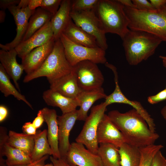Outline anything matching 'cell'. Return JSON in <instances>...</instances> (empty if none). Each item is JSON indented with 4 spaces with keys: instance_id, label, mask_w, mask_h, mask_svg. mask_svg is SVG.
I'll use <instances>...</instances> for the list:
<instances>
[{
    "instance_id": "6da1fadb",
    "label": "cell",
    "mask_w": 166,
    "mask_h": 166,
    "mask_svg": "<svg viewBox=\"0 0 166 166\" xmlns=\"http://www.w3.org/2000/svg\"><path fill=\"white\" fill-rule=\"evenodd\" d=\"M108 115L122 134L125 142L129 144L140 148L154 144L159 138L134 109L124 113L112 110Z\"/></svg>"
},
{
    "instance_id": "7a4b0ae2",
    "label": "cell",
    "mask_w": 166,
    "mask_h": 166,
    "mask_svg": "<svg viewBox=\"0 0 166 166\" xmlns=\"http://www.w3.org/2000/svg\"><path fill=\"white\" fill-rule=\"evenodd\" d=\"M126 60L131 65H136L153 55L162 42L149 33L129 29L122 39Z\"/></svg>"
},
{
    "instance_id": "3957f363",
    "label": "cell",
    "mask_w": 166,
    "mask_h": 166,
    "mask_svg": "<svg viewBox=\"0 0 166 166\" xmlns=\"http://www.w3.org/2000/svg\"><path fill=\"white\" fill-rule=\"evenodd\" d=\"M130 29L152 34L166 41V4L159 10L147 11L124 7Z\"/></svg>"
},
{
    "instance_id": "277c9868",
    "label": "cell",
    "mask_w": 166,
    "mask_h": 166,
    "mask_svg": "<svg viewBox=\"0 0 166 166\" xmlns=\"http://www.w3.org/2000/svg\"><path fill=\"white\" fill-rule=\"evenodd\" d=\"M124 7L118 0H99L95 10L105 33L116 34L122 39L129 29Z\"/></svg>"
},
{
    "instance_id": "5b68a950",
    "label": "cell",
    "mask_w": 166,
    "mask_h": 166,
    "mask_svg": "<svg viewBox=\"0 0 166 166\" xmlns=\"http://www.w3.org/2000/svg\"><path fill=\"white\" fill-rule=\"evenodd\" d=\"M73 67L67 60L60 39L55 41L53 49L42 65L37 70L25 77L23 82L27 83L41 77H46L49 82L71 73Z\"/></svg>"
},
{
    "instance_id": "8992f818",
    "label": "cell",
    "mask_w": 166,
    "mask_h": 166,
    "mask_svg": "<svg viewBox=\"0 0 166 166\" xmlns=\"http://www.w3.org/2000/svg\"><path fill=\"white\" fill-rule=\"evenodd\" d=\"M60 39L63 45L66 58L72 67L85 60L90 61L97 64H105L107 62L105 51L100 47L90 48L77 44L63 34Z\"/></svg>"
},
{
    "instance_id": "52a82bcc",
    "label": "cell",
    "mask_w": 166,
    "mask_h": 166,
    "mask_svg": "<svg viewBox=\"0 0 166 166\" xmlns=\"http://www.w3.org/2000/svg\"><path fill=\"white\" fill-rule=\"evenodd\" d=\"M105 103L93 106L90 113L85 121L83 128L75 139L76 142L82 144L93 152L97 154L99 144L97 133L99 124L106 110Z\"/></svg>"
},
{
    "instance_id": "ba28073f",
    "label": "cell",
    "mask_w": 166,
    "mask_h": 166,
    "mask_svg": "<svg viewBox=\"0 0 166 166\" xmlns=\"http://www.w3.org/2000/svg\"><path fill=\"white\" fill-rule=\"evenodd\" d=\"M73 22L96 39L98 46L105 50L108 48L105 33L95 10L71 11Z\"/></svg>"
},
{
    "instance_id": "9c48e42d",
    "label": "cell",
    "mask_w": 166,
    "mask_h": 166,
    "mask_svg": "<svg viewBox=\"0 0 166 166\" xmlns=\"http://www.w3.org/2000/svg\"><path fill=\"white\" fill-rule=\"evenodd\" d=\"M78 86L83 91L102 87L104 79L97 64L89 60L80 62L73 67Z\"/></svg>"
},
{
    "instance_id": "30bf717a",
    "label": "cell",
    "mask_w": 166,
    "mask_h": 166,
    "mask_svg": "<svg viewBox=\"0 0 166 166\" xmlns=\"http://www.w3.org/2000/svg\"><path fill=\"white\" fill-rule=\"evenodd\" d=\"M6 129L0 128V166H14L26 164L32 162L30 157L23 151L8 144Z\"/></svg>"
},
{
    "instance_id": "8fae6325",
    "label": "cell",
    "mask_w": 166,
    "mask_h": 166,
    "mask_svg": "<svg viewBox=\"0 0 166 166\" xmlns=\"http://www.w3.org/2000/svg\"><path fill=\"white\" fill-rule=\"evenodd\" d=\"M69 164L77 166H103L100 156L86 148L82 144H70L65 159Z\"/></svg>"
},
{
    "instance_id": "7c38bea8",
    "label": "cell",
    "mask_w": 166,
    "mask_h": 166,
    "mask_svg": "<svg viewBox=\"0 0 166 166\" xmlns=\"http://www.w3.org/2000/svg\"><path fill=\"white\" fill-rule=\"evenodd\" d=\"M12 15L16 26V34L11 42L3 45L0 44L1 49L9 51L15 49L22 41L27 30L29 20L35 10H30L28 7L19 8L17 6L8 9Z\"/></svg>"
},
{
    "instance_id": "4fadbf2b",
    "label": "cell",
    "mask_w": 166,
    "mask_h": 166,
    "mask_svg": "<svg viewBox=\"0 0 166 166\" xmlns=\"http://www.w3.org/2000/svg\"><path fill=\"white\" fill-rule=\"evenodd\" d=\"M50 22L15 48L18 57L22 59L33 49L45 44L54 38Z\"/></svg>"
},
{
    "instance_id": "5bb4252c",
    "label": "cell",
    "mask_w": 166,
    "mask_h": 166,
    "mask_svg": "<svg viewBox=\"0 0 166 166\" xmlns=\"http://www.w3.org/2000/svg\"><path fill=\"white\" fill-rule=\"evenodd\" d=\"M114 74L115 88L113 92L107 96L105 99V103L107 106L114 103L125 104L132 106L145 120L151 130L155 132V124L153 119L140 102L136 101L130 100L124 96L121 91L119 85L118 73H115Z\"/></svg>"
},
{
    "instance_id": "9a60e30c",
    "label": "cell",
    "mask_w": 166,
    "mask_h": 166,
    "mask_svg": "<svg viewBox=\"0 0 166 166\" xmlns=\"http://www.w3.org/2000/svg\"><path fill=\"white\" fill-rule=\"evenodd\" d=\"M77 119V111H73L58 116L59 128L58 146L61 158L65 159L69 148V140L70 131Z\"/></svg>"
},
{
    "instance_id": "2e32d148",
    "label": "cell",
    "mask_w": 166,
    "mask_h": 166,
    "mask_svg": "<svg viewBox=\"0 0 166 166\" xmlns=\"http://www.w3.org/2000/svg\"><path fill=\"white\" fill-rule=\"evenodd\" d=\"M55 40L54 38L45 44L36 48L22 59V65L26 74L38 69L52 51Z\"/></svg>"
},
{
    "instance_id": "e0dca14e",
    "label": "cell",
    "mask_w": 166,
    "mask_h": 166,
    "mask_svg": "<svg viewBox=\"0 0 166 166\" xmlns=\"http://www.w3.org/2000/svg\"><path fill=\"white\" fill-rule=\"evenodd\" d=\"M97 139L99 144H111L119 148L125 140L122 134L108 115L105 114L98 125Z\"/></svg>"
},
{
    "instance_id": "ac0fdd59",
    "label": "cell",
    "mask_w": 166,
    "mask_h": 166,
    "mask_svg": "<svg viewBox=\"0 0 166 166\" xmlns=\"http://www.w3.org/2000/svg\"><path fill=\"white\" fill-rule=\"evenodd\" d=\"M45 121L48 127L47 137L53 153V156L56 158H61L58 146L59 128L56 111L45 107L41 109Z\"/></svg>"
},
{
    "instance_id": "d6986e66",
    "label": "cell",
    "mask_w": 166,
    "mask_h": 166,
    "mask_svg": "<svg viewBox=\"0 0 166 166\" xmlns=\"http://www.w3.org/2000/svg\"><path fill=\"white\" fill-rule=\"evenodd\" d=\"M49 83L50 89L70 98H77L82 91L72 71L69 73Z\"/></svg>"
},
{
    "instance_id": "ffe728a7",
    "label": "cell",
    "mask_w": 166,
    "mask_h": 166,
    "mask_svg": "<svg viewBox=\"0 0 166 166\" xmlns=\"http://www.w3.org/2000/svg\"><path fill=\"white\" fill-rule=\"evenodd\" d=\"M17 56L18 53L15 49L9 51L0 50V64L12 79L16 88L20 91L18 81L24 70L22 64H19L17 61Z\"/></svg>"
},
{
    "instance_id": "44dd1931",
    "label": "cell",
    "mask_w": 166,
    "mask_h": 166,
    "mask_svg": "<svg viewBox=\"0 0 166 166\" xmlns=\"http://www.w3.org/2000/svg\"><path fill=\"white\" fill-rule=\"evenodd\" d=\"M71 4V0H62L58 10L50 22L55 41L60 38L72 20L70 16Z\"/></svg>"
},
{
    "instance_id": "7402d4cb",
    "label": "cell",
    "mask_w": 166,
    "mask_h": 166,
    "mask_svg": "<svg viewBox=\"0 0 166 166\" xmlns=\"http://www.w3.org/2000/svg\"><path fill=\"white\" fill-rule=\"evenodd\" d=\"M42 97L48 105L59 108L62 114L74 111L80 106L77 98L66 97L50 89L43 92Z\"/></svg>"
},
{
    "instance_id": "603a6c76",
    "label": "cell",
    "mask_w": 166,
    "mask_h": 166,
    "mask_svg": "<svg viewBox=\"0 0 166 166\" xmlns=\"http://www.w3.org/2000/svg\"><path fill=\"white\" fill-rule=\"evenodd\" d=\"M107 96L102 87L92 90H82L77 98L80 103V108L77 110V120L85 121L94 103L100 99H105Z\"/></svg>"
},
{
    "instance_id": "cb8c5ba5",
    "label": "cell",
    "mask_w": 166,
    "mask_h": 166,
    "mask_svg": "<svg viewBox=\"0 0 166 166\" xmlns=\"http://www.w3.org/2000/svg\"><path fill=\"white\" fill-rule=\"evenodd\" d=\"M62 34L77 44L90 48L99 47L96 38L76 25L72 19Z\"/></svg>"
},
{
    "instance_id": "d4e9b609",
    "label": "cell",
    "mask_w": 166,
    "mask_h": 166,
    "mask_svg": "<svg viewBox=\"0 0 166 166\" xmlns=\"http://www.w3.org/2000/svg\"><path fill=\"white\" fill-rule=\"evenodd\" d=\"M34 135L9 131L7 143L10 146L18 149L27 154L30 157L34 144Z\"/></svg>"
},
{
    "instance_id": "484cf974",
    "label": "cell",
    "mask_w": 166,
    "mask_h": 166,
    "mask_svg": "<svg viewBox=\"0 0 166 166\" xmlns=\"http://www.w3.org/2000/svg\"><path fill=\"white\" fill-rule=\"evenodd\" d=\"M53 15L41 7L37 8L30 17L22 41H25L50 22Z\"/></svg>"
},
{
    "instance_id": "4316f807",
    "label": "cell",
    "mask_w": 166,
    "mask_h": 166,
    "mask_svg": "<svg viewBox=\"0 0 166 166\" xmlns=\"http://www.w3.org/2000/svg\"><path fill=\"white\" fill-rule=\"evenodd\" d=\"M99 144L97 154L103 166H121L119 148L111 144Z\"/></svg>"
},
{
    "instance_id": "83f0119b",
    "label": "cell",
    "mask_w": 166,
    "mask_h": 166,
    "mask_svg": "<svg viewBox=\"0 0 166 166\" xmlns=\"http://www.w3.org/2000/svg\"><path fill=\"white\" fill-rule=\"evenodd\" d=\"M34 144L31 157L32 162L38 160L46 155H53L47 137V130L39 131L34 135Z\"/></svg>"
},
{
    "instance_id": "f1b7e54d",
    "label": "cell",
    "mask_w": 166,
    "mask_h": 166,
    "mask_svg": "<svg viewBox=\"0 0 166 166\" xmlns=\"http://www.w3.org/2000/svg\"><path fill=\"white\" fill-rule=\"evenodd\" d=\"M121 166H139L141 154L139 148L126 142L119 148Z\"/></svg>"
},
{
    "instance_id": "f546056e",
    "label": "cell",
    "mask_w": 166,
    "mask_h": 166,
    "mask_svg": "<svg viewBox=\"0 0 166 166\" xmlns=\"http://www.w3.org/2000/svg\"><path fill=\"white\" fill-rule=\"evenodd\" d=\"M0 90L6 97L12 95L19 101H22L30 107L33 109L31 105L27 100L25 97L17 90L11 82L10 77L4 68L0 64Z\"/></svg>"
},
{
    "instance_id": "4dcf8cb0",
    "label": "cell",
    "mask_w": 166,
    "mask_h": 166,
    "mask_svg": "<svg viewBox=\"0 0 166 166\" xmlns=\"http://www.w3.org/2000/svg\"><path fill=\"white\" fill-rule=\"evenodd\" d=\"M163 147L161 144H153L140 148L141 158L139 166H151L155 155Z\"/></svg>"
},
{
    "instance_id": "1f68e13d",
    "label": "cell",
    "mask_w": 166,
    "mask_h": 166,
    "mask_svg": "<svg viewBox=\"0 0 166 166\" xmlns=\"http://www.w3.org/2000/svg\"><path fill=\"white\" fill-rule=\"evenodd\" d=\"M99 0L72 1L71 11L80 12L95 10Z\"/></svg>"
},
{
    "instance_id": "d6a6232c",
    "label": "cell",
    "mask_w": 166,
    "mask_h": 166,
    "mask_svg": "<svg viewBox=\"0 0 166 166\" xmlns=\"http://www.w3.org/2000/svg\"><path fill=\"white\" fill-rule=\"evenodd\" d=\"M62 0H42L41 7L53 16L58 10Z\"/></svg>"
},
{
    "instance_id": "836d02e7",
    "label": "cell",
    "mask_w": 166,
    "mask_h": 166,
    "mask_svg": "<svg viewBox=\"0 0 166 166\" xmlns=\"http://www.w3.org/2000/svg\"><path fill=\"white\" fill-rule=\"evenodd\" d=\"M136 9L143 11H151L156 10L150 2L147 0H132Z\"/></svg>"
},
{
    "instance_id": "e575fe53",
    "label": "cell",
    "mask_w": 166,
    "mask_h": 166,
    "mask_svg": "<svg viewBox=\"0 0 166 166\" xmlns=\"http://www.w3.org/2000/svg\"><path fill=\"white\" fill-rule=\"evenodd\" d=\"M166 100V88L155 95L149 96L147 99L148 102L152 104H157Z\"/></svg>"
},
{
    "instance_id": "d590c367",
    "label": "cell",
    "mask_w": 166,
    "mask_h": 166,
    "mask_svg": "<svg viewBox=\"0 0 166 166\" xmlns=\"http://www.w3.org/2000/svg\"><path fill=\"white\" fill-rule=\"evenodd\" d=\"M151 166H166V159L160 150L155 155Z\"/></svg>"
},
{
    "instance_id": "8d00e7d4",
    "label": "cell",
    "mask_w": 166,
    "mask_h": 166,
    "mask_svg": "<svg viewBox=\"0 0 166 166\" xmlns=\"http://www.w3.org/2000/svg\"><path fill=\"white\" fill-rule=\"evenodd\" d=\"M20 0H0V8L1 10H5L12 6L18 5Z\"/></svg>"
},
{
    "instance_id": "74e56055",
    "label": "cell",
    "mask_w": 166,
    "mask_h": 166,
    "mask_svg": "<svg viewBox=\"0 0 166 166\" xmlns=\"http://www.w3.org/2000/svg\"><path fill=\"white\" fill-rule=\"evenodd\" d=\"M22 129L24 133L29 135H35L37 132L36 128L30 122L25 123L22 127Z\"/></svg>"
},
{
    "instance_id": "f35d334b",
    "label": "cell",
    "mask_w": 166,
    "mask_h": 166,
    "mask_svg": "<svg viewBox=\"0 0 166 166\" xmlns=\"http://www.w3.org/2000/svg\"><path fill=\"white\" fill-rule=\"evenodd\" d=\"M49 158L54 166H77L69 164L65 159L61 158H56L50 156Z\"/></svg>"
},
{
    "instance_id": "ab89813d",
    "label": "cell",
    "mask_w": 166,
    "mask_h": 166,
    "mask_svg": "<svg viewBox=\"0 0 166 166\" xmlns=\"http://www.w3.org/2000/svg\"><path fill=\"white\" fill-rule=\"evenodd\" d=\"M44 121L45 120L41 109L38 111L37 117L35 118L32 123L37 129L42 125Z\"/></svg>"
},
{
    "instance_id": "60d3db41",
    "label": "cell",
    "mask_w": 166,
    "mask_h": 166,
    "mask_svg": "<svg viewBox=\"0 0 166 166\" xmlns=\"http://www.w3.org/2000/svg\"><path fill=\"white\" fill-rule=\"evenodd\" d=\"M150 1L156 10L160 9L166 4V0H150Z\"/></svg>"
},
{
    "instance_id": "b9f144b4",
    "label": "cell",
    "mask_w": 166,
    "mask_h": 166,
    "mask_svg": "<svg viewBox=\"0 0 166 166\" xmlns=\"http://www.w3.org/2000/svg\"><path fill=\"white\" fill-rule=\"evenodd\" d=\"M42 0H29L28 7L31 10H35L41 7Z\"/></svg>"
},
{
    "instance_id": "7bdbcfd3",
    "label": "cell",
    "mask_w": 166,
    "mask_h": 166,
    "mask_svg": "<svg viewBox=\"0 0 166 166\" xmlns=\"http://www.w3.org/2000/svg\"><path fill=\"white\" fill-rule=\"evenodd\" d=\"M8 111L7 108L3 105L0 106V122L3 121L7 117Z\"/></svg>"
},
{
    "instance_id": "ee69618b",
    "label": "cell",
    "mask_w": 166,
    "mask_h": 166,
    "mask_svg": "<svg viewBox=\"0 0 166 166\" xmlns=\"http://www.w3.org/2000/svg\"><path fill=\"white\" fill-rule=\"evenodd\" d=\"M48 155H46L40 159L32 162L30 163L26 164L18 165L14 166H35L36 164H44V161L48 158Z\"/></svg>"
},
{
    "instance_id": "f6af8a7d",
    "label": "cell",
    "mask_w": 166,
    "mask_h": 166,
    "mask_svg": "<svg viewBox=\"0 0 166 166\" xmlns=\"http://www.w3.org/2000/svg\"><path fill=\"white\" fill-rule=\"evenodd\" d=\"M118 1L125 6L136 9L132 0H118Z\"/></svg>"
},
{
    "instance_id": "bcb514c9",
    "label": "cell",
    "mask_w": 166,
    "mask_h": 166,
    "mask_svg": "<svg viewBox=\"0 0 166 166\" xmlns=\"http://www.w3.org/2000/svg\"><path fill=\"white\" fill-rule=\"evenodd\" d=\"M29 0H21L17 6L19 8H24L28 7Z\"/></svg>"
},
{
    "instance_id": "7dc6e473",
    "label": "cell",
    "mask_w": 166,
    "mask_h": 166,
    "mask_svg": "<svg viewBox=\"0 0 166 166\" xmlns=\"http://www.w3.org/2000/svg\"><path fill=\"white\" fill-rule=\"evenodd\" d=\"M6 14L5 10H1L0 11V23L3 22L5 20Z\"/></svg>"
},
{
    "instance_id": "c3c4849f",
    "label": "cell",
    "mask_w": 166,
    "mask_h": 166,
    "mask_svg": "<svg viewBox=\"0 0 166 166\" xmlns=\"http://www.w3.org/2000/svg\"><path fill=\"white\" fill-rule=\"evenodd\" d=\"M161 113L162 116L166 121V105L162 109Z\"/></svg>"
},
{
    "instance_id": "681fc988",
    "label": "cell",
    "mask_w": 166,
    "mask_h": 166,
    "mask_svg": "<svg viewBox=\"0 0 166 166\" xmlns=\"http://www.w3.org/2000/svg\"><path fill=\"white\" fill-rule=\"evenodd\" d=\"M162 60L163 66L166 68V59H163ZM165 88L166 89V86Z\"/></svg>"
},
{
    "instance_id": "f907efd6",
    "label": "cell",
    "mask_w": 166,
    "mask_h": 166,
    "mask_svg": "<svg viewBox=\"0 0 166 166\" xmlns=\"http://www.w3.org/2000/svg\"><path fill=\"white\" fill-rule=\"evenodd\" d=\"M43 166H54L52 163L47 164Z\"/></svg>"
},
{
    "instance_id": "816d5d0a",
    "label": "cell",
    "mask_w": 166,
    "mask_h": 166,
    "mask_svg": "<svg viewBox=\"0 0 166 166\" xmlns=\"http://www.w3.org/2000/svg\"><path fill=\"white\" fill-rule=\"evenodd\" d=\"M159 57L161 59H166V56H160Z\"/></svg>"
},
{
    "instance_id": "f5cc1de1",
    "label": "cell",
    "mask_w": 166,
    "mask_h": 166,
    "mask_svg": "<svg viewBox=\"0 0 166 166\" xmlns=\"http://www.w3.org/2000/svg\"><path fill=\"white\" fill-rule=\"evenodd\" d=\"M43 164H44L43 163L38 164H36L35 166H43Z\"/></svg>"
}]
</instances>
